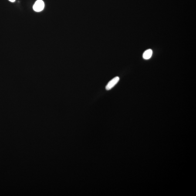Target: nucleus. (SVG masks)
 Returning a JSON list of instances; mask_svg holds the SVG:
<instances>
[{
    "instance_id": "nucleus-3",
    "label": "nucleus",
    "mask_w": 196,
    "mask_h": 196,
    "mask_svg": "<svg viewBox=\"0 0 196 196\" xmlns=\"http://www.w3.org/2000/svg\"><path fill=\"white\" fill-rule=\"evenodd\" d=\"M152 54V50L151 49H147V50L145 51L144 53H143V58L145 59L148 60L151 58Z\"/></svg>"
},
{
    "instance_id": "nucleus-2",
    "label": "nucleus",
    "mask_w": 196,
    "mask_h": 196,
    "mask_svg": "<svg viewBox=\"0 0 196 196\" xmlns=\"http://www.w3.org/2000/svg\"><path fill=\"white\" fill-rule=\"evenodd\" d=\"M119 80H120V78L119 77H116L114 78L106 85V90H108L112 89V88L114 87V86L116 84H117L118 83Z\"/></svg>"
},
{
    "instance_id": "nucleus-4",
    "label": "nucleus",
    "mask_w": 196,
    "mask_h": 196,
    "mask_svg": "<svg viewBox=\"0 0 196 196\" xmlns=\"http://www.w3.org/2000/svg\"><path fill=\"white\" fill-rule=\"evenodd\" d=\"M11 2H15V0H9Z\"/></svg>"
},
{
    "instance_id": "nucleus-1",
    "label": "nucleus",
    "mask_w": 196,
    "mask_h": 196,
    "mask_svg": "<svg viewBox=\"0 0 196 196\" xmlns=\"http://www.w3.org/2000/svg\"><path fill=\"white\" fill-rule=\"evenodd\" d=\"M45 6V3L42 0H37L35 2L33 8L36 12H39L44 9Z\"/></svg>"
}]
</instances>
